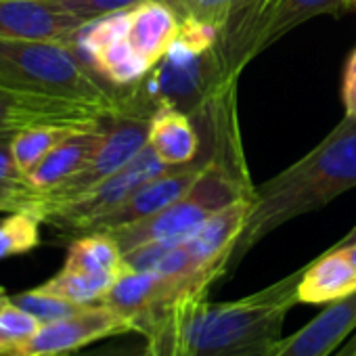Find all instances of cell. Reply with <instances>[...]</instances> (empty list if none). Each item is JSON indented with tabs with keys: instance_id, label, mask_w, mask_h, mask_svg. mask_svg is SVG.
<instances>
[{
	"instance_id": "cell-27",
	"label": "cell",
	"mask_w": 356,
	"mask_h": 356,
	"mask_svg": "<svg viewBox=\"0 0 356 356\" xmlns=\"http://www.w3.org/2000/svg\"><path fill=\"white\" fill-rule=\"evenodd\" d=\"M341 101L348 118H356V49L352 51L346 70H343V82H341Z\"/></svg>"
},
{
	"instance_id": "cell-18",
	"label": "cell",
	"mask_w": 356,
	"mask_h": 356,
	"mask_svg": "<svg viewBox=\"0 0 356 356\" xmlns=\"http://www.w3.org/2000/svg\"><path fill=\"white\" fill-rule=\"evenodd\" d=\"M159 296V275L157 273H138L124 268L113 281L109 291L103 296L101 304L113 308L126 316L132 325V331L140 327L147 312Z\"/></svg>"
},
{
	"instance_id": "cell-30",
	"label": "cell",
	"mask_w": 356,
	"mask_h": 356,
	"mask_svg": "<svg viewBox=\"0 0 356 356\" xmlns=\"http://www.w3.org/2000/svg\"><path fill=\"white\" fill-rule=\"evenodd\" d=\"M350 245H356V227H354L343 239H339L333 248H335V250H341V248H350Z\"/></svg>"
},
{
	"instance_id": "cell-2",
	"label": "cell",
	"mask_w": 356,
	"mask_h": 356,
	"mask_svg": "<svg viewBox=\"0 0 356 356\" xmlns=\"http://www.w3.org/2000/svg\"><path fill=\"white\" fill-rule=\"evenodd\" d=\"M302 273L235 302L204 300L187 321L178 356H266L283 337L287 312L300 302Z\"/></svg>"
},
{
	"instance_id": "cell-10",
	"label": "cell",
	"mask_w": 356,
	"mask_h": 356,
	"mask_svg": "<svg viewBox=\"0 0 356 356\" xmlns=\"http://www.w3.org/2000/svg\"><path fill=\"white\" fill-rule=\"evenodd\" d=\"M252 197H243L218 212H214L208 220H204L187 239H183V248L189 256L191 268L210 279L212 283L231 266L235 245L245 229Z\"/></svg>"
},
{
	"instance_id": "cell-32",
	"label": "cell",
	"mask_w": 356,
	"mask_h": 356,
	"mask_svg": "<svg viewBox=\"0 0 356 356\" xmlns=\"http://www.w3.org/2000/svg\"><path fill=\"white\" fill-rule=\"evenodd\" d=\"M9 302H11V296L5 291V287H0V310H3Z\"/></svg>"
},
{
	"instance_id": "cell-1",
	"label": "cell",
	"mask_w": 356,
	"mask_h": 356,
	"mask_svg": "<svg viewBox=\"0 0 356 356\" xmlns=\"http://www.w3.org/2000/svg\"><path fill=\"white\" fill-rule=\"evenodd\" d=\"M356 187V118H343L312 151L254 191L233 260H241L281 225L327 206Z\"/></svg>"
},
{
	"instance_id": "cell-8",
	"label": "cell",
	"mask_w": 356,
	"mask_h": 356,
	"mask_svg": "<svg viewBox=\"0 0 356 356\" xmlns=\"http://www.w3.org/2000/svg\"><path fill=\"white\" fill-rule=\"evenodd\" d=\"M124 333H132L130 321L99 302L82 306L78 312L59 321L40 325V329L19 346L13 356H59L80 352L90 343Z\"/></svg>"
},
{
	"instance_id": "cell-15",
	"label": "cell",
	"mask_w": 356,
	"mask_h": 356,
	"mask_svg": "<svg viewBox=\"0 0 356 356\" xmlns=\"http://www.w3.org/2000/svg\"><path fill=\"white\" fill-rule=\"evenodd\" d=\"M147 145L168 168H178L195 161L200 153V134L185 111L176 105L161 103L151 113Z\"/></svg>"
},
{
	"instance_id": "cell-36",
	"label": "cell",
	"mask_w": 356,
	"mask_h": 356,
	"mask_svg": "<svg viewBox=\"0 0 356 356\" xmlns=\"http://www.w3.org/2000/svg\"><path fill=\"white\" fill-rule=\"evenodd\" d=\"M176 5H178V3H176Z\"/></svg>"
},
{
	"instance_id": "cell-12",
	"label": "cell",
	"mask_w": 356,
	"mask_h": 356,
	"mask_svg": "<svg viewBox=\"0 0 356 356\" xmlns=\"http://www.w3.org/2000/svg\"><path fill=\"white\" fill-rule=\"evenodd\" d=\"M204 168H206V161L204 163L193 161V163L178 165L176 170H168L151 178V181L140 185L122 206H118L107 216L99 218L88 233H97V231L105 233L111 229H120V227L145 220L161 212L163 208L172 206L176 200H181L193 187V183L197 181V176L202 174Z\"/></svg>"
},
{
	"instance_id": "cell-3",
	"label": "cell",
	"mask_w": 356,
	"mask_h": 356,
	"mask_svg": "<svg viewBox=\"0 0 356 356\" xmlns=\"http://www.w3.org/2000/svg\"><path fill=\"white\" fill-rule=\"evenodd\" d=\"M0 86L70 99L115 118L134 99L109 90L72 42L0 38Z\"/></svg>"
},
{
	"instance_id": "cell-5",
	"label": "cell",
	"mask_w": 356,
	"mask_h": 356,
	"mask_svg": "<svg viewBox=\"0 0 356 356\" xmlns=\"http://www.w3.org/2000/svg\"><path fill=\"white\" fill-rule=\"evenodd\" d=\"M250 195H254V189L245 178L237 176V172L229 170L220 159H210L193 187L181 200L145 220L105 233L113 237L122 254L151 241L187 239L214 212Z\"/></svg>"
},
{
	"instance_id": "cell-31",
	"label": "cell",
	"mask_w": 356,
	"mask_h": 356,
	"mask_svg": "<svg viewBox=\"0 0 356 356\" xmlns=\"http://www.w3.org/2000/svg\"><path fill=\"white\" fill-rule=\"evenodd\" d=\"M250 0H229V7H231V13H229V17L237 11V9H241L243 5H248Z\"/></svg>"
},
{
	"instance_id": "cell-25",
	"label": "cell",
	"mask_w": 356,
	"mask_h": 356,
	"mask_svg": "<svg viewBox=\"0 0 356 356\" xmlns=\"http://www.w3.org/2000/svg\"><path fill=\"white\" fill-rule=\"evenodd\" d=\"M11 304H15L22 310L30 312L42 325L44 323L59 321L63 316H70V314H74V312H78L82 308V306H78L74 302H67L63 298H57L53 293H47L40 287H34L30 291H22L17 296H11Z\"/></svg>"
},
{
	"instance_id": "cell-29",
	"label": "cell",
	"mask_w": 356,
	"mask_h": 356,
	"mask_svg": "<svg viewBox=\"0 0 356 356\" xmlns=\"http://www.w3.org/2000/svg\"><path fill=\"white\" fill-rule=\"evenodd\" d=\"M331 356H356V329L341 341V346Z\"/></svg>"
},
{
	"instance_id": "cell-22",
	"label": "cell",
	"mask_w": 356,
	"mask_h": 356,
	"mask_svg": "<svg viewBox=\"0 0 356 356\" xmlns=\"http://www.w3.org/2000/svg\"><path fill=\"white\" fill-rule=\"evenodd\" d=\"M118 277H107V275H90L82 270H72V268H61L53 279L47 283L38 285L42 291L53 293L57 298H63L67 302H74L78 306H90L99 304L103 296L109 291Z\"/></svg>"
},
{
	"instance_id": "cell-26",
	"label": "cell",
	"mask_w": 356,
	"mask_h": 356,
	"mask_svg": "<svg viewBox=\"0 0 356 356\" xmlns=\"http://www.w3.org/2000/svg\"><path fill=\"white\" fill-rule=\"evenodd\" d=\"M143 3H147V0H61V5L67 11H72L78 19H82L84 24L95 22L105 15H111V13L132 11Z\"/></svg>"
},
{
	"instance_id": "cell-16",
	"label": "cell",
	"mask_w": 356,
	"mask_h": 356,
	"mask_svg": "<svg viewBox=\"0 0 356 356\" xmlns=\"http://www.w3.org/2000/svg\"><path fill=\"white\" fill-rule=\"evenodd\" d=\"M178 28L181 13L165 0H147L130 11V42L155 67L170 51Z\"/></svg>"
},
{
	"instance_id": "cell-7",
	"label": "cell",
	"mask_w": 356,
	"mask_h": 356,
	"mask_svg": "<svg viewBox=\"0 0 356 356\" xmlns=\"http://www.w3.org/2000/svg\"><path fill=\"white\" fill-rule=\"evenodd\" d=\"M163 172H168V165L147 145L128 165L105 178L103 183H99L78 200L53 210L44 218V222L53 225L63 233L80 237L88 233L99 218L107 216L118 206H122L140 185Z\"/></svg>"
},
{
	"instance_id": "cell-6",
	"label": "cell",
	"mask_w": 356,
	"mask_h": 356,
	"mask_svg": "<svg viewBox=\"0 0 356 356\" xmlns=\"http://www.w3.org/2000/svg\"><path fill=\"white\" fill-rule=\"evenodd\" d=\"M151 113L153 111H145L136 101H132V105L124 113L107 120V134L97 155L78 174L70 176L67 181L53 187L51 191H42V222L53 210L78 200L80 195L103 183L105 178L120 172L147 147Z\"/></svg>"
},
{
	"instance_id": "cell-24",
	"label": "cell",
	"mask_w": 356,
	"mask_h": 356,
	"mask_svg": "<svg viewBox=\"0 0 356 356\" xmlns=\"http://www.w3.org/2000/svg\"><path fill=\"white\" fill-rule=\"evenodd\" d=\"M42 220L32 212H11L0 220V260L28 254L40 245Z\"/></svg>"
},
{
	"instance_id": "cell-21",
	"label": "cell",
	"mask_w": 356,
	"mask_h": 356,
	"mask_svg": "<svg viewBox=\"0 0 356 356\" xmlns=\"http://www.w3.org/2000/svg\"><path fill=\"white\" fill-rule=\"evenodd\" d=\"M90 67L103 80H107L113 86L138 84L153 70L147 63V59L132 47L130 38L118 40V42L109 44V47H105L103 51H99L92 57Z\"/></svg>"
},
{
	"instance_id": "cell-13",
	"label": "cell",
	"mask_w": 356,
	"mask_h": 356,
	"mask_svg": "<svg viewBox=\"0 0 356 356\" xmlns=\"http://www.w3.org/2000/svg\"><path fill=\"white\" fill-rule=\"evenodd\" d=\"M356 329V293L327 308L289 337H281L266 356H331Z\"/></svg>"
},
{
	"instance_id": "cell-4",
	"label": "cell",
	"mask_w": 356,
	"mask_h": 356,
	"mask_svg": "<svg viewBox=\"0 0 356 356\" xmlns=\"http://www.w3.org/2000/svg\"><path fill=\"white\" fill-rule=\"evenodd\" d=\"M356 0H250L220 28L216 59L222 84L229 86L243 65L293 28L316 15H339Z\"/></svg>"
},
{
	"instance_id": "cell-17",
	"label": "cell",
	"mask_w": 356,
	"mask_h": 356,
	"mask_svg": "<svg viewBox=\"0 0 356 356\" xmlns=\"http://www.w3.org/2000/svg\"><path fill=\"white\" fill-rule=\"evenodd\" d=\"M356 293V264L343 250H329L308 264L298 285L304 304H331Z\"/></svg>"
},
{
	"instance_id": "cell-34",
	"label": "cell",
	"mask_w": 356,
	"mask_h": 356,
	"mask_svg": "<svg viewBox=\"0 0 356 356\" xmlns=\"http://www.w3.org/2000/svg\"><path fill=\"white\" fill-rule=\"evenodd\" d=\"M59 356H78V352H70V354H59Z\"/></svg>"
},
{
	"instance_id": "cell-33",
	"label": "cell",
	"mask_w": 356,
	"mask_h": 356,
	"mask_svg": "<svg viewBox=\"0 0 356 356\" xmlns=\"http://www.w3.org/2000/svg\"><path fill=\"white\" fill-rule=\"evenodd\" d=\"M333 250H335V248H333ZM341 250H343V252H346V254L350 256V260H352V262L356 264V245H350V248H341Z\"/></svg>"
},
{
	"instance_id": "cell-28",
	"label": "cell",
	"mask_w": 356,
	"mask_h": 356,
	"mask_svg": "<svg viewBox=\"0 0 356 356\" xmlns=\"http://www.w3.org/2000/svg\"><path fill=\"white\" fill-rule=\"evenodd\" d=\"M78 356H151L147 343L143 339L140 346L136 343H120V346H99L88 352H78Z\"/></svg>"
},
{
	"instance_id": "cell-9",
	"label": "cell",
	"mask_w": 356,
	"mask_h": 356,
	"mask_svg": "<svg viewBox=\"0 0 356 356\" xmlns=\"http://www.w3.org/2000/svg\"><path fill=\"white\" fill-rule=\"evenodd\" d=\"M105 120L109 115L84 103L0 86V136H15L38 126L92 128Z\"/></svg>"
},
{
	"instance_id": "cell-20",
	"label": "cell",
	"mask_w": 356,
	"mask_h": 356,
	"mask_svg": "<svg viewBox=\"0 0 356 356\" xmlns=\"http://www.w3.org/2000/svg\"><path fill=\"white\" fill-rule=\"evenodd\" d=\"M65 268L90 275L120 277L124 270V254L107 233H86L72 241L65 258Z\"/></svg>"
},
{
	"instance_id": "cell-35",
	"label": "cell",
	"mask_w": 356,
	"mask_h": 356,
	"mask_svg": "<svg viewBox=\"0 0 356 356\" xmlns=\"http://www.w3.org/2000/svg\"><path fill=\"white\" fill-rule=\"evenodd\" d=\"M168 3H170V5H172L174 9H176V3H178V0H168Z\"/></svg>"
},
{
	"instance_id": "cell-11",
	"label": "cell",
	"mask_w": 356,
	"mask_h": 356,
	"mask_svg": "<svg viewBox=\"0 0 356 356\" xmlns=\"http://www.w3.org/2000/svg\"><path fill=\"white\" fill-rule=\"evenodd\" d=\"M86 26L61 0H0V38L72 42Z\"/></svg>"
},
{
	"instance_id": "cell-14",
	"label": "cell",
	"mask_w": 356,
	"mask_h": 356,
	"mask_svg": "<svg viewBox=\"0 0 356 356\" xmlns=\"http://www.w3.org/2000/svg\"><path fill=\"white\" fill-rule=\"evenodd\" d=\"M107 134V120L92 128H82L72 132L61 140L28 176L30 183L38 191H51L53 187L67 181L70 176L78 174L101 149Z\"/></svg>"
},
{
	"instance_id": "cell-23",
	"label": "cell",
	"mask_w": 356,
	"mask_h": 356,
	"mask_svg": "<svg viewBox=\"0 0 356 356\" xmlns=\"http://www.w3.org/2000/svg\"><path fill=\"white\" fill-rule=\"evenodd\" d=\"M82 128H67V126H38L24 132H17L11 140V153L22 170V174L30 176L34 168L72 132Z\"/></svg>"
},
{
	"instance_id": "cell-19",
	"label": "cell",
	"mask_w": 356,
	"mask_h": 356,
	"mask_svg": "<svg viewBox=\"0 0 356 356\" xmlns=\"http://www.w3.org/2000/svg\"><path fill=\"white\" fill-rule=\"evenodd\" d=\"M11 140L13 136H0V212H32L40 218L44 193L38 191L17 168L11 153Z\"/></svg>"
}]
</instances>
